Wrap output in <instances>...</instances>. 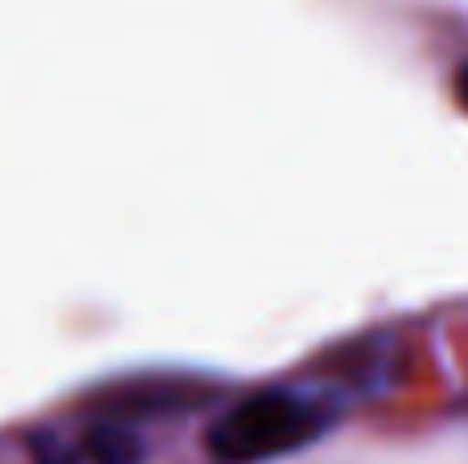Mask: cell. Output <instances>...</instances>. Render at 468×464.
Returning <instances> with one entry per match:
<instances>
[{"label": "cell", "mask_w": 468, "mask_h": 464, "mask_svg": "<svg viewBox=\"0 0 468 464\" xmlns=\"http://www.w3.org/2000/svg\"><path fill=\"white\" fill-rule=\"evenodd\" d=\"M337 424L333 403L304 391L271 386L227 407L206 432V452L214 464H267L304 452Z\"/></svg>", "instance_id": "obj_1"}, {"label": "cell", "mask_w": 468, "mask_h": 464, "mask_svg": "<svg viewBox=\"0 0 468 464\" xmlns=\"http://www.w3.org/2000/svg\"><path fill=\"white\" fill-rule=\"evenodd\" d=\"M82 457L90 464H140L144 460V444L123 424H90L82 432Z\"/></svg>", "instance_id": "obj_2"}, {"label": "cell", "mask_w": 468, "mask_h": 464, "mask_svg": "<svg viewBox=\"0 0 468 464\" xmlns=\"http://www.w3.org/2000/svg\"><path fill=\"white\" fill-rule=\"evenodd\" d=\"M33 460H37V464H74L79 457H74L70 444L54 440L49 432H37V436H33Z\"/></svg>", "instance_id": "obj_3"}, {"label": "cell", "mask_w": 468, "mask_h": 464, "mask_svg": "<svg viewBox=\"0 0 468 464\" xmlns=\"http://www.w3.org/2000/svg\"><path fill=\"white\" fill-rule=\"evenodd\" d=\"M456 95H461V107H468V66H461L456 74Z\"/></svg>", "instance_id": "obj_4"}]
</instances>
